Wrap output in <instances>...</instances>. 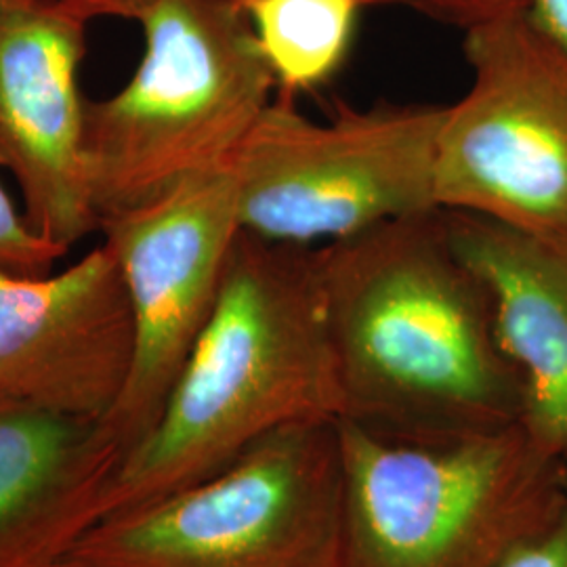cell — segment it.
Listing matches in <instances>:
<instances>
[{
    "instance_id": "6da1fadb",
    "label": "cell",
    "mask_w": 567,
    "mask_h": 567,
    "mask_svg": "<svg viewBox=\"0 0 567 567\" xmlns=\"http://www.w3.org/2000/svg\"><path fill=\"white\" fill-rule=\"evenodd\" d=\"M341 419L398 433L517 425L522 377L480 271L433 208L320 246Z\"/></svg>"
},
{
    "instance_id": "7a4b0ae2",
    "label": "cell",
    "mask_w": 567,
    "mask_h": 567,
    "mask_svg": "<svg viewBox=\"0 0 567 567\" xmlns=\"http://www.w3.org/2000/svg\"><path fill=\"white\" fill-rule=\"evenodd\" d=\"M341 414L320 246L240 229L217 305L103 517L203 482L276 429Z\"/></svg>"
},
{
    "instance_id": "3957f363",
    "label": "cell",
    "mask_w": 567,
    "mask_h": 567,
    "mask_svg": "<svg viewBox=\"0 0 567 567\" xmlns=\"http://www.w3.org/2000/svg\"><path fill=\"white\" fill-rule=\"evenodd\" d=\"M337 567H501L566 508L567 466L519 425L398 433L337 419Z\"/></svg>"
},
{
    "instance_id": "277c9868",
    "label": "cell",
    "mask_w": 567,
    "mask_h": 567,
    "mask_svg": "<svg viewBox=\"0 0 567 567\" xmlns=\"http://www.w3.org/2000/svg\"><path fill=\"white\" fill-rule=\"evenodd\" d=\"M142 63L86 102L82 163L97 224L227 171L278 89L240 0H158Z\"/></svg>"
},
{
    "instance_id": "5b68a950",
    "label": "cell",
    "mask_w": 567,
    "mask_h": 567,
    "mask_svg": "<svg viewBox=\"0 0 567 567\" xmlns=\"http://www.w3.org/2000/svg\"><path fill=\"white\" fill-rule=\"evenodd\" d=\"M337 421L271 431L203 482L100 519L55 567H337Z\"/></svg>"
},
{
    "instance_id": "8992f818",
    "label": "cell",
    "mask_w": 567,
    "mask_h": 567,
    "mask_svg": "<svg viewBox=\"0 0 567 567\" xmlns=\"http://www.w3.org/2000/svg\"><path fill=\"white\" fill-rule=\"evenodd\" d=\"M444 114L446 105L379 103L339 107L316 122L280 95L227 166L240 229L324 246L440 208L435 161Z\"/></svg>"
},
{
    "instance_id": "52a82bcc",
    "label": "cell",
    "mask_w": 567,
    "mask_h": 567,
    "mask_svg": "<svg viewBox=\"0 0 567 567\" xmlns=\"http://www.w3.org/2000/svg\"><path fill=\"white\" fill-rule=\"evenodd\" d=\"M471 84L446 105L435 196L567 250V49L529 9L465 32Z\"/></svg>"
},
{
    "instance_id": "ba28073f",
    "label": "cell",
    "mask_w": 567,
    "mask_h": 567,
    "mask_svg": "<svg viewBox=\"0 0 567 567\" xmlns=\"http://www.w3.org/2000/svg\"><path fill=\"white\" fill-rule=\"evenodd\" d=\"M135 318V358L103 425L124 456L156 425L203 334L240 234L229 171L182 183L142 208L100 221Z\"/></svg>"
},
{
    "instance_id": "9c48e42d",
    "label": "cell",
    "mask_w": 567,
    "mask_h": 567,
    "mask_svg": "<svg viewBox=\"0 0 567 567\" xmlns=\"http://www.w3.org/2000/svg\"><path fill=\"white\" fill-rule=\"evenodd\" d=\"M133 358V307L107 244L55 276L0 269V395L103 425Z\"/></svg>"
},
{
    "instance_id": "30bf717a",
    "label": "cell",
    "mask_w": 567,
    "mask_h": 567,
    "mask_svg": "<svg viewBox=\"0 0 567 567\" xmlns=\"http://www.w3.org/2000/svg\"><path fill=\"white\" fill-rule=\"evenodd\" d=\"M84 28L55 0H0V164L25 221L65 250L100 227L82 163Z\"/></svg>"
},
{
    "instance_id": "8fae6325",
    "label": "cell",
    "mask_w": 567,
    "mask_h": 567,
    "mask_svg": "<svg viewBox=\"0 0 567 567\" xmlns=\"http://www.w3.org/2000/svg\"><path fill=\"white\" fill-rule=\"evenodd\" d=\"M124 450L100 423L0 395V567H55L103 517Z\"/></svg>"
},
{
    "instance_id": "7c38bea8",
    "label": "cell",
    "mask_w": 567,
    "mask_h": 567,
    "mask_svg": "<svg viewBox=\"0 0 567 567\" xmlns=\"http://www.w3.org/2000/svg\"><path fill=\"white\" fill-rule=\"evenodd\" d=\"M458 252L486 280L522 377L527 437L567 466V250L480 215L446 210Z\"/></svg>"
},
{
    "instance_id": "4fadbf2b",
    "label": "cell",
    "mask_w": 567,
    "mask_h": 567,
    "mask_svg": "<svg viewBox=\"0 0 567 567\" xmlns=\"http://www.w3.org/2000/svg\"><path fill=\"white\" fill-rule=\"evenodd\" d=\"M280 95L324 86L343 68L364 0H240Z\"/></svg>"
},
{
    "instance_id": "5bb4252c",
    "label": "cell",
    "mask_w": 567,
    "mask_h": 567,
    "mask_svg": "<svg viewBox=\"0 0 567 567\" xmlns=\"http://www.w3.org/2000/svg\"><path fill=\"white\" fill-rule=\"evenodd\" d=\"M65 252L30 227L0 183V269L16 276H44Z\"/></svg>"
},
{
    "instance_id": "9a60e30c",
    "label": "cell",
    "mask_w": 567,
    "mask_h": 567,
    "mask_svg": "<svg viewBox=\"0 0 567 567\" xmlns=\"http://www.w3.org/2000/svg\"><path fill=\"white\" fill-rule=\"evenodd\" d=\"M365 7H404L426 20L468 32L477 25L527 11L532 0H364Z\"/></svg>"
},
{
    "instance_id": "2e32d148",
    "label": "cell",
    "mask_w": 567,
    "mask_h": 567,
    "mask_svg": "<svg viewBox=\"0 0 567 567\" xmlns=\"http://www.w3.org/2000/svg\"><path fill=\"white\" fill-rule=\"evenodd\" d=\"M501 567H567V503L550 526Z\"/></svg>"
},
{
    "instance_id": "e0dca14e",
    "label": "cell",
    "mask_w": 567,
    "mask_h": 567,
    "mask_svg": "<svg viewBox=\"0 0 567 567\" xmlns=\"http://www.w3.org/2000/svg\"><path fill=\"white\" fill-rule=\"evenodd\" d=\"M65 11L79 20L89 21L97 18H121V20H142L150 7L158 0H55Z\"/></svg>"
},
{
    "instance_id": "ac0fdd59",
    "label": "cell",
    "mask_w": 567,
    "mask_h": 567,
    "mask_svg": "<svg viewBox=\"0 0 567 567\" xmlns=\"http://www.w3.org/2000/svg\"><path fill=\"white\" fill-rule=\"evenodd\" d=\"M529 16L567 49V0H532Z\"/></svg>"
}]
</instances>
